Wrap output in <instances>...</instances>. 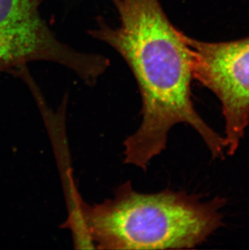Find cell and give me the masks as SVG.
I'll use <instances>...</instances> for the list:
<instances>
[{
    "mask_svg": "<svg viewBox=\"0 0 249 250\" xmlns=\"http://www.w3.org/2000/svg\"><path fill=\"white\" fill-rule=\"evenodd\" d=\"M110 1L118 25L99 18L90 34L123 57L141 94V123L124 141V163L146 170L180 123L199 134L214 158L224 156V138L205 123L191 98L193 54L188 36L171 23L159 0Z\"/></svg>",
    "mask_w": 249,
    "mask_h": 250,
    "instance_id": "6da1fadb",
    "label": "cell"
},
{
    "mask_svg": "<svg viewBox=\"0 0 249 250\" xmlns=\"http://www.w3.org/2000/svg\"><path fill=\"white\" fill-rule=\"evenodd\" d=\"M222 198L202 203L172 190L142 194L127 182L112 199L90 205L82 199L64 228L75 245L99 250L195 248L222 225Z\"/></svg>",
    "mask_w": 249,
    "mask_h": 250,
    "instance_id": "7a4b0ae2",
    "label": "cell"
},
{
    "mask_svg": "<svg viewBox=\"0 0 249 250\" xmlns=\"http://www.w3.org/2000/svg\"><path fill=\"white\" fill-rule=\"evenodd\" d=\"M45 0H0V72L31 62H56L93 86L110 65L103 55L79 52L57 39L40 15Z\"/></svg>",
    "mask_w": 249,
    "mask_h": 250,
    "instance_id": "3957f363",
    "label": "cell"
},
{
    "mask_svg": "<svg viewBox=\"0 0 249 250\" xmlns=\"http://www.w3.org/2000/svg\"><path fill=\"white\" fill-rule=\"evenodd\" d=\"M187 39L193 50V78L221 102L226 149L234 155L249 125V38L224 42Z\"/></svg>",
    "mask_w": 249,
    "mask_h": 250,
    "instance_id": "277c9868",
    "label": "cell"
}]
</instances>
